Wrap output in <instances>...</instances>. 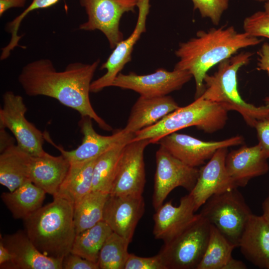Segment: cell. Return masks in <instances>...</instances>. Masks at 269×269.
I'll use <instances>...</instances> for the list:
<instances>
[{
	"instance_id": "6da1fadb",
	"label": "cell",
	"mask_w": 269,
	"mask_h": 269,
	"mask_svg": "<svg viewBox=\"0 0 269 269\" xmlns=\"http://www.w3.org/2000/svg\"><path fill=\"white\" fill-rule=\"evenodd\" d=\"M100 62L99 59L91 64L73 62L58 71L50 60L40 59L24 66L18 81L27 95L54 98L81 117L91 118L103 130L111 131L112 127L96 113L90 100L92 80Z\"/></svg>"
},
{
	"instance_id": "7a4b0ae2",
	"label": "cell",
	"mask_w": 269,
	"mask_h": 269,
	"mask_svg": "<svg viewBox=\"0 0 269 269\" xmlns=\"http://www.w3.org/2000/svg\"><path fill=\"white\" fill-rule=\"evenodd\" d=\"M262 39L238 32L234 26H222L199 30L196 36L179 44L175 52L179 60L174 69L188 71L194 78L195 99L205 90L204 79L208 70L236 54L239 50L255 46Z\"/></svg>"
},
{
	"instance_id": "3957f363",
	"label": "cell",
	"mask_w": 269,
	"mask_h": 269,
	"mask_svg": "<svg viewBox=\"0 0 269 269\" xmlns=\"http://www.w3.org/2000/svg\"><path fill=\"white\" fill-rule=\"evenodd\" d=\"M23 220L24 231L43 255L62 259L71 252L76 235L74 204L58 197Z\"/></svg>"
},
{
	"instance_id": "277c9868",
	"label": "cell",
	"mask_w": 269,
	"mask_h": 269,
	"mask_svg": "<svg viewBox=\"0 0 269 269\" xmlns=\"http://www.w3.org/2000/svg\"><path fill=\"white\" fill-rule=\"evenodd\" d=\"M253 55L252 52H243L220 62L216 72L205 76V90L200 96L228 111L238 112L251 127H254L258 120L269 116V96L264 99L265 105L256 106L245 102L238 90L237 72L250 62Z\"/></svg>"
},
{
	"instance_id": "5b68a950",
	"label": "cell",
	"mask_w": 269,
	"mask_h": 269,
	"mask_svg": "<svg viewBox=\"0 0 269 269\" xmlns=\"http://www.w3.org/2000/svg\"><path fill=\"white\" fill-rule=\"evenodd\" d=\"M228 111L216 103L202 97L189 105L179 107L156 124L134 133L132 140L149 139L156 143L162 137L181 129L194 126L207 133H213L226 125Z\"/></svg>"
},
{
	"instance_id": "8992f818",
	"label": "cell",
	"mask_w": 269,
	"mask_h": 269,
	"mask_svg": "<svg viewBox=\"0 0 269 269\" xmlns=\"http://www.w3.org/2000/svg\"><path fill=\"white\" fill-rule=\"evenodd\" d=\"M200 214L237 247L253 214L237 188L210 197Z\"/></svg>"
},
{
	"instance_id": "52a82bcc",
	"label": "cell",
	"mask_w": 269,
	"mask_h": 269,
	"mask_svg": "<svg viewBox=\"0 0 269 269\" xmlns=\"http://www.w3.org/2000/svg\"><path fill=\"white\" fill-rule=\"evenodd\" d=\"M210 223L199 213L196 219L169 242L158 255L166 269H197L208 242Z\"/></svg>"
},
{
	"instance_id": "ba28073f",
	"label": "cell",
	"mask_w": 269,
	"mask_h": 269,
	"mask_svg": "<svg viewBox=\"0 0 269 269\" xmlns=\"http://www.w3.org/2000/svg\"><path fill=\"white\" fill-rule=\"evenodd\" d=\"M3 106L0 109V127L12 133L17 145L32 156L44 154L43 148L44 134L25 117L27 112L23 98L8 91L3 96Z\"/></svg>"
},
{
	"instance_id": "9c48e42d",
	"label": "cell",
	"mask_w": 269,
	"mask_h": 269,
	"mask_svg": "<svg viewBox=\"0 0 269 269\" xmlns=\"http://www.w3.org/2000/svg\"><path fill=\"white\" fill-rule=\"evenodd\" d=\"M138 0H79L88 16L87 21L79 26L85 31L98 30L107 38L114 49L124 39L120 28V20L127 12H134Z\"/></svg>"
},
{
	"instance_id": "30bf717a",
	"label": "cell",
	"mask_w": 269,
	"mask_h": 269,
	"mask_svg": "<svg viewBox=\"0 0 269 269\" xmlns=\"http://www.w3.org/2000/svg\"><path fill=\"white\" fill-rule=\"evenodd\" d=\"M155 157L152 205L156 210L175 188L182 187L190 192L196 184L199 169L185 164L162 145L157 150Z\"/></svg>"
},
{
	"instance_id": "8fae6325",
	"label": "cell",
	"mask_w": 269,
	"mask_h": 269,
	"mask_svg": "<svg viewBox=\"0 0 269 269\" xmlns=\"http://www.w3.org/2000/svg\"><path fill=\"white\" fill-rule=\"evenodd\" d=\"M192 78L191 73L186 70L173 69L169 71L160 68L146 75L120 73L112 86L133 90L140 96L154 98L167 96L181 89Z\"/></svg>"
},
{
	"instance_id": "7c38bea8",
	"label": "cell",
	"mask_w": 269,
	"mask_h": 269,
	"mask_svg": "<svg viewBox=\"0 0 269 269\" xmlns=\"http://www.w3.org/2000/svg\"><path fill=\"white\" fill-rule=\"evenodd\" d=\"M149 139L132 140L125 146L109 194L142 195L146 182L143 153Z\"/></svg>"
},
{
	"instance_id": "4fadbf2b",
	"label": "cell",
	"mask_w": 269,
	"mask_h": 269,
	"mask_svg": "<svg viewBox=\"0 0 269 269\" xmlns=\"http://www.w3.org/2000/svg\"><path fill=\"white\" fill-rule=\"evenodd\" d=\"M243 142L244 138L241 135L220 141H205L174 132L162 137L156 143L185 164L196 167L210 159L218 149L240 145Z\"/></svg>"
},
{
	"instance_id": "5bb4252c",
	"label": "cell",
	"mask_w": 269,
	"mask_h": 269,
	"mask_svg": "<svg viewBox=\"0 0 269 269\" xmlns=\"http://www.w3.org/2000/svg\"><path fill=\"white\" fill-rule=\"evenodd\" d=\"M92 120L89 117H81L79 126L83 137L81 144L74 149L66 150L57 146L46 133L45 139L56 147L69 162H76L97 158L115 145L128 143L134 137V134L128 133L123 129L110 135H101L94 130Z\"/></svg>"
},
{
	"instance_id": "9a60e30c",
	"label": "cell",
	"mask_w": 269,
	"mask_h": 269,
	"mask_svg": "<svg viewBox=\"0 0 269 269\" xmlns=\"http://www.w3.org/2000/svg\"><path fill=\"white\" fill-rule=\"evenodd\" d=\"M138 14L136 23L131 35L122 40L115 47L100 70H106L105 74L92 81L90 91L98 93L104 88L112 86L115 78L125 66L131 61L132 53L137 41L146 31L147 15L150 7V0H138L137 3Z\"/></svg>"
},
{
	"instance_id": "2e32d148",
	"label": "cell",
	"mask_w": 269,
	"mask_h": 269,
	"mask_svg": "<svg viewBox=\"0 0 269 269\" xmlns=\"http://www.w3.org/2000/svg\"><path fill=\"white\" fill-rule=\"evenodd\" d=\"M228 148L218 149L199 169L196 184L189 192L193 198L196 211L213 195L238 188L226 168Z\"/></svg>"
},
{
	"instance_id": "e0dca14e",
	"label": "cell",
	"mask_w": 269,
	"mask_h": 269,
	"mask_svg": "<svg viewBox=\"0 0 269 269\" xmlns=\"http://www.w3.org/2000/svg\"><path fill=\"white\" fill-rule=\"evenodd\" d=\"M144 210L142 195L109 194L104 206L103 220L113 232L131 242Z\"/></svg>"
},
{
	"instance_id": "ac0fdd59",
	"label": "cell",
	"mask_w": 269,
	"mask_h": 269,
	"mask_svg": "<svg viewBox=\"0 0 269 269\" xmlns=\"http://www.w3.org/2000/svg\"><path fill=\"white\" fill-rule=\"evenodd\" d=\"M195 203L189 193L182 197L179 205L173 206L171 201L163 204L153 215V234L164 243L169 242L186 228L197 217Z\"/></svg>"
},
{
	"instance_id": "d6986e66",
	"label": "cell",
	"mask_w": 269,
	"mask_h": 269,
	"mask_svg": "<svg viewBox=\"0 0 269 269\" xmlns=\"http://www.w3.org/2000/svg\"><path fill=\"white\" fill-rule=\"evenodd\" d=\"M0 239L12 256L6 269H62L63 260L41 253L24 230L3 237L0 235Z\"/></svg>"
},
{
	"instance_id": "ffe728a7",
	"label": "cell",
	"mask_w": 269,
	"mask_h": 269,
	"mask_svg": "<svg viewBox=\"0 0 269 269\" xmlns=\"http://www.w3.org/2000/svg\"><path fill=\"white\" fill-rule=\"evenodd\" d=\"M227 171L237 187L246 186L253 178L267 173L268 158L259 144L243 145L228 152L225 159Z\"/></svg>"
},
{
	"instance_id": "44dd1931",
	"label": "cell",
	"mask_w": 269,
	"mask_h": 269,
	"mask_svg": "<svg viewBox=\"0 0 269 269\" xmlns=\"http://www.w3.org/2000/svg\"><path fill=\"white\" fill-rule=\"evenodd\" d=\"M70 163L62 154L53 156L46 153L41 156H31L28 164L30 181L54 196L69 170Z\"/></svg>"
},
{
	"instance_id": "7402d4cb",
	"label": "cell",
	"mask_w": 269,
	"mask_h": 269,
	"mask_svg": "<svg viewBox=\"0 0 269 269\" xmlns=\"http://www.w3.org/2000/svg\"><path fill=\"white\" fill-rule=\"evenodd\" d=\"M179 107L170 96L154 98L140 96L133 106L123 129L128 133L134 134L153 125Z\"/></svg>"
},
{
	"instance_id": "603a6c76",
	"label": "cell",
	"mask_w": 269,
	"mask_h": 269,
	"mask_svg": "<svg viewBox=\"0 0 269 269\" xmlns=\"http://www.w3.org/2000/svg\"><path fill=\"white\" fill-rule=\"evenodd\" d=\"M239 247L253 265L269 269V224L263 216L252 214L241 237Z\"/></svg>"
},
{
	"instance_id": "cb8c5ba5",
	"label": "cell",
	"mask_w": 269,
	"mask_h": 269,
	"mask_svg": "<svg viewBox=\"0 0 269 269\" xmlns=\"http://www.w3.org/2000/svg\"><path fill=\"white\" fill-rule=\"evenodd\" d=\"M97 158L70 162L67 173L53 197L64 198L74 205L91 192L93 169Z\"/></svg>"
},
{
	"instance_id": "d4e9b609",
	"label": "cell",
	"mask_w": 269,
	"mask_h": 269,
	"mask_svg": "<svg viewBox=\"0 0 269 269\" xmlns=\"http://www.w3.org/2000/svg\"><path fill=\"white\" fill-rule=\"evenodd\" d=\"M31 156L14 144L0 152V184L9 191H13L25 183L30 181L28 164Z\"/></svg>"
},
{
	"instance_id": "484cf974",
	"label": "cell",
	"mask_w": 269,
	"mask_h": 269,
	"mask_svg": "<svg viewBox=\"0 0 269 269\" xmlns=\"http://www.w3.org/2000/svg\"><path fill=\"white\" fill-rule=\"evenodd\" d=\"M46 192L30 181L13 191L3 192L1 199L15 219L25 220L42 207Z\"/></svg>"
},
{
	"instance_id": "4316f807",
	"label": "cell",
	"mask_w": 269,
	"mask_h": 269,
	"mask_svg": "<svg viewBox=\"0 0 269 269\" xmlns=\"http://www.w3.org/2000/svg\"><path fill=\"white\" fill-rule=\"evenodd\" d=\"M109 193L92 191L74 205V222L76 234L103 220L104 206Z\"/></svg>"
},
{
	"instance_id": "83f0119b",
	"label": "cell",
	"mask_w": 269,
	"mask_h": 269,
	"mask_svg": "<svg viewBox=\"0 0 269 269\" xmlns=\"http://www.w3.org/2000/svg\"><path fill=\"white\" fill-rule=\"evenodd\" d=\"M112 232L109 226L102 220L76 235L70 253L98 263L100 251Z\"/></svg>"
},
{
	"instance_id": "f1b7e54d",
	"label": "cell",
	"mask_w": 269,
	"mask_h": 269,
	"mask_svg": "<svg viewBox=\"0 0 269 269\" xmlns=\"http://www.w3.org/2000/svg\"><path fill=\"white\" fill-rule=\"evenodd\" d=\"M127 144H117L97 157L93 169L92 191L110 193Z\"/></svg>"
},
{
	"instance_id": "f546056e",
	"label": "cell",
	"mask_w": 269,
	"mask_h": 269,
	"mask_svg": "<svg viewBox=\"0 0 269 269\" xmlns=\"http://www.w3.org/2000/svg\"><path fill=\"white\" fill-rule=\"evenodd\" d=\"M237 246L210 224V235L203 257L197 269H223Z\"/></svg>"
},
{
	"instance_id": "4dcf8cb0",
	"label": "cell",
	"mask_w": 269,
	"mask_h": 269,
	"mask_svg": "<svg viewBox=\"0 0 269 269\" xmlns=\"http://www.w3.org/2000/svg\"><path fill=\"white\" fill-rule=\"evenodd\" d=\"M131 242L113 232L104 242L99 255V269H124Z\"/></svg>"
},
{
	"instance_id": "1f68e13d",
	"label": "cell",
	"mask_w": 269,
	"mask_h": 269,
	"mask_svg": "<svg viewBox=\"0 0 269 269\" xmlns=\"http://www.w3.org/2000/svg\"><path fill=\"white\" fill-rule=\"evenodd\" d=\"M59 0H32L31 3L19 15L6 25V30L10 33L11 38L7 45L3 48L6 54H10L16 47L19 46V41L22 35H18V30L21 22L31 11L41 8H47L56 4Z\"/></svg>"
},
{
	"instance_id": "d6a6232c",
	"label": "cell",
	"mask_w": 269,
	"mask_h": 269,
	"mask_svg": "<svg viewBox=\"0 0 269 269\" xmlns=\"http://www.w3.org/2000/svg\"><path fill=\"white\" fill-rule=\"evenodd\" d=\"M194 10L197 9L203 18H209L218 25L223 13L229 7V0H191Z\"/></svg>"
},
{
	"instance_id": "836d02e7",
	"label": "cell",
	"mask_w": 269,
	"mask_h": 269,
	"mask_svg": "<svg viewBox=\"0 0 269 269\" xmlns=\"http://www.w3.org/2000/svg\"><path fill=\"white\" fill-rule=\"evenodd\" d=\"M243 29L244 32L252 36L269 39V14L260 11L246 17Z\"/></svg>"
},
{
	"instance_id": "e575fe53",
	"label": "cell",
	"mask_w": 269,
	"mask_h": 269,
	"mask_svg": "<svg viewBox=\"0 0 269 269\" xmlns=\"http://www.w3.org/2000/svg\"><path fill=\"white\" fill-rule=\"evenodd\" d=\"M124 269H166L159 256L141 257L130 254Z\"/></svg>"
},
{
	"instance_id": "d590c367",
	"label": "cell",
	"mask_w": 269,
	"mask_h": 269,
	"mask_svg": "<svg viewBox=\"0 0 269 269\" xmlns=\"http://www.w3.org/2000/svg\"><path fill=\"white\" fill-rule=\"evenodd\" d=\"M257 133L258 144L263 154L269 158V116L258 120L254 127Z\"/></svg>"
},
{
	"instance_id": "8d00e7d4",
	"label": "cell",
	"mask_w": 269,
	"mask_h": 269,
	"mask_svg": "<svg viewBox=\"0 0 269 269\" xmlns=\"http://www.w3.org/2000/svg\"><path fill=\"white\" fill-rule=\"evenodd\" d=\"M62 269H99V268L98 263L70 253L63 259Z\"/></svg>"
},
{
	"instance_id": "74e56055",
	"label": "cell",
	"mask_w": 269,
	"mask_h": 269,
	"mask_svg": "<svg viewBox=\"0 0 269 269\" xmlns=\"http://www.w3.org/2000/svg\"><path fill=\"white\" fill-rule=\"evenodd\" d=\"M257 55V69L266 72L269 77V43H264Z\"/></svg>"
},
{
	"instance_id": "f35d334b",
	"label": "cell",
	"mask_w": 269,
	"mask_h": 269,
	"mask_svg": "<svg viewBox=\"0 0 269 269\" xmlns=\"http://www.w3.org/2000/svg\"><path fill=\"white\" fill-rule=\"evenodd\" d=\"M26 0H0V16L13 7H24Z\"/></svg>"
},
{
	"instance_id": "ab89813d",
	"label": "cell",
	"mask_w": 269,
	"mask_h": 269,
	"mask_svg": "<svg viewBox=\"0 0 269 269\" xmlns=\"http://www.w3.org/2000/svg\"><path fill=\"white\" fill-rule=\"evenodd\" d=\"M11 260L12 256L11 254L0 239V269H6V267L11 262Z\"/></svg>"
},
{
	"instance_id": "60d3db41",
	"label": "cell",
	"mask_w": 269,
	"mask_h": 269,
	"mask_svg": "<svg viewBox=\"0 0 269 269\" xmlns=\"http://www.w3.org/2000/svg\"><path fill=\"white\" fill-rule=\"evenodd\" d=\"M0 127V152H1L10 145L14 144L13 139L5 131Z\"/></svg>"
},
{
	"instance_id": "b9f144b4",
	"label": "cell",
	"mask_w": 269,
	"mask_h": 269,
	"mask_svg": "<svg viewBox=\"0 0 269 269\" xmlns=\"http://www.w3.org/2000/svg\"><path fill=\"white\" fill-rule=\"evenodd\" d=\"M247 266L242 261L234 259L233 257L225 266L223 269H246Z\"/></svg>"
},
{
	"instance_id": "7bdbcfd3",
	"label": "cell",
	"mask_w": 269,
	"mask_h": 269,
	"mask_svg": "<svg viewBox=\"0 0 269 269\" xmlns=\"http://www.w3.org/2000/svg\"><path fill=\"white\" fill-rule=\"evenodd\" d=\"M263 214L262 216L269 224V191L267 197L262 204Z\"/></svg>"
},
{
	"instance_id": "ee69618b",
	"label": "cell",
	"mask_w": 269,
	"mask_h": 269,
	"mask_svg": "<svg viewBox=\"0 0 269 269\" xmlns=\"http://www.w3.org/2000/svg\"><path fill=\"white\" fill-rule=\"evenodd\" d=\"M265 11L269 14V0L266 1L264 4Z\"/></svg>"
},
{
	"instance_id": "f6af8a7d",
	"label": "cell",
	"mask_w": 269,
	"mask_h": 269,
	"mask_svg": "<svg viewBox=\"0 0 269 269\" xmlns=\"http://www.w3.org/2000/svg\"><path fill=\"white\" fill-rule=\"evenodd\" d=\"M255 0V1H260V2H261V1H267L269 0Z\"/></svg>"
}]
</instances>
